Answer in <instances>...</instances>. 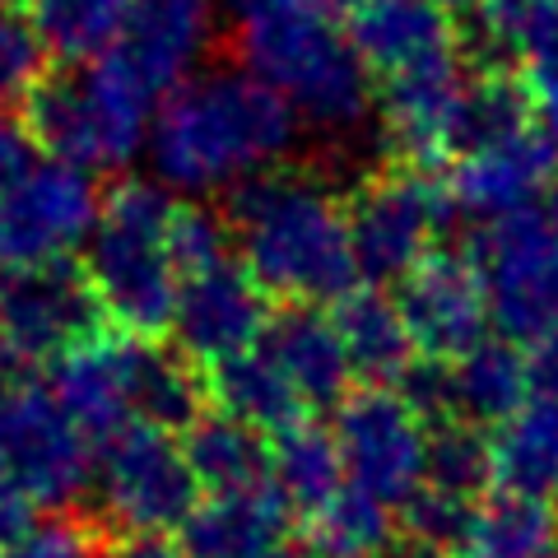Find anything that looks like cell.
I'll use <instances>...</instances> for the list:
<instances>
[{"label":"cell","instance_id":"1","mask_svg":"<svg viewBox=\"0 0 558 558\" xmlns=\"http://www.w3.org/2000/svg\"><path fill=\"white\" fill-rule=\"evenodd\" d=\"M299 135V112L247 70L178 84L149 126L154 172L182 196L233 191L242 178L275 168Z\"/></svg>","mask_w":558,"mask_h":558},{"label":"cell","instance_id":"2","mask_svg":"<svg viewBox=\"0 0 558 558\" xmlns=\"http://www.w3.org/2000/svg\"><path fill=\"white\" fill-rule=\"evenodd\" d=\"M223 219L242 247V266L266 293L317 307L359 289L344 209L322 182L266 168L229 191Z\"/></svg>","mask_w":558,"mask_h":558},{"label":"cell","instance_id":"3","mask_svg":"<svg viewBox=\"0 0 558 558\" xmlns=\"http://www.w3.org/2000/svg\"><path fill=\"white\" fill-rule=\"evenodd\" d=\"M238 61L326 135H354L368 121V65L312 0H270L238 20Z\"/></svg>","mask_w":558,"mask_h":558},{"label":"cell","instance_id":"4","mask_svg":"<svg viewBox=\"0 0 558 558\" xmlns=\"http://www.w3.org/2000/svg\"><path fill=\"white\" fill-rule=\"evenodd\" d=\"M172 209H178V201L168 196V186L145 178H126L102 196L84 275H89L102 312L121 336L154 340L163 326H172L182 293L178 266L163 247Z\"/></svg>","mask_w":558,"mask_h":558},{"label":"cell","instance_id":"5","mask_svg":"<svg viewBox=\"0 0 558 558\" xmlns=\"http://www.w3.org/2000/svg\"><path fill=\"white\" fill-rule=\"evenodd\" d=\"M154 94L140 75L108 51L84 65H57L24 98V126L57 163L121 168L149 135Z\"/></svg>","mask_w":558,"mask_h":558},{"label":"cell","instance_id":"6","mask_svg":"<svg viewBox=\"0 0 558 558\" xmlns=\"http://www.w3.org/2000/svg\"><path fill=\"white\" fill-rule=\"evenodd\" d=\"M457 205H451L447 182L428 178L424 168H400L377 172V178L359 182L354 196L344 205V229L349 252H354V270L363 284H400L414 266H424L451 223H457Z\"/></svg>","mask_w":558,"mask_h":558},{"label":"cell","instance_id":"7","mask_svg":"<svg viewBox=\"0 0 558 558\" xmlns=\"http://www.w3.org/2000/svg\"><path fill=\"white\" fill-rule=\"evenodd\" d=\"M98 336H108V312L70 256L0 275V373L24 381L28 368L65 359Z\"/></svg>","mask_w":558,"mask_h":558},{"label":"cell","instance_id":"8","mask_svg":"<svg viewBox=\"0 0 558 558\" xmlns=\"http://www.w3.org/2000/svg\"><path fill=\"white\" fill-rule=\"evenodd\" d=\"M475 270L484 279L488 326L498 340L531 349L558 330V256L549 247L545 219L535 209H517L470 233Z\"/></svg>","mask_w":558,"mask_h":558},{"label":"cell","instance_id":"9","mask_svg":"<svg viewBox=\"0 0 558 558\" xmlns=\"http://www.w3.org/2000/svg\"><path fill=\"white\" fill-rule=\"evenodd\" d=\"M102 196L84 168L47 159L0 191V275L65 260L98 229Z\"/></svg>","mask_w":558,"mask_h":558},{"label":"cell","instance_id":"10","mask_svg":"<svg viewBox=\"0 0 558 558\" xmlns=\"http://www.w3.org/2000/svg\"><path fill=\"white\" fill-rule=\"evenodd\" d=\"M102 498L126 535H168L196 512L201 484L172 433L131 424L102 442Z\"/></svg>","mask_w":558,"mask_h":558},{"label":"cell","instance_id":"11","mask_svg":"<svg viewBox=\"0 0 558 558\" xmlns=\"http://www.w3.org/2000/svg\"><path fill=\"white\" fill-rule=\"evenodd\" d=\"M336 447L349 488L368 494L387 508H400L424 488V442L428 428L400 405L391 387L349 391L336 405Z\"/></svg>","mask_w":558,"mask_h":558},{"label":"cell","instance_id":"12","mask_svg":"<svg viewBox=\"0 0 558 558\" xmlns=\"http://www.w3.org/2000/svg\"><path fill=\"white\" fill-rule=\"evenodd\" d=\"M89 442L47 387L14 381L0 391V470L33 502H70L89 484Z\"/></svg>","mask_w":558,"mask_h":558},{"label":"cell","instance_id":"13","mask_svg":"<svg viewBox=\"0 0 558 558\" xmlns=\"http://www.w3.org/2000/svg\"><path fill=\"white\" fill-rule=\"evenodd\" d=\"M396 307L405 317L414 354L457 363L488 330V299L475 260L461 252H433L396 284Z\"/></svg>","mask_w":558,"mask_h":558},{"label":"cell","instance_id":"14","mask_svg":"<svg viewBox=\"0 0 558 558\" xmlns=\"http://www.w3.org/2000/svg\"><path fill=\"white\" fill-rule=\"evenodd\" d=\"M270 326V299L252 279L247 266L223 260L215 270H201L182 279L178 312H172V336L191 363H223L266 336Z\"/></svg>","mask_w":558,"mask_h":558},{"label":"cell","instance_id":"15","mask_svg":"<svg viewBox=\"0 0 558 558\" xmlns=\"http://www.w3.org/2000/svg\"><path fill=\"white\" fill-rule=\"evenodd\" d=\"M554 178H558V140L531 126L526 135L508 140V145L461 159L451 168L447 191L457 215L484 229V223L508 219L517 209H535V201L545 196Z\"/></svg>","mask_w":558,"mask_h":558},{"label":"cell","instance_id":"16","mask_svg":"<svg viewBox=\"0 0 558 558\" xmlns=\"http://www.w3.org/2000/svg\"><path fill=\"white\" fill-rule=\"evenodd\" d=\"M465 94V65L457 51L410 70H396L381 84V135L410 168H428L447 154V131Z\"/></svg>","mask_w":558,"mask_h":558},{"label":"cell","instance_id":"17","mask_svg":"<svg viewBox=\"0 0 558 558\" xmlns=\"http://www.w3.org/2000/svg\"><path fill=\"white\" fill-rule=\"evenodd\" d=\"M215 28V0H131L117 57L126 61L140 84L163 98L191 80Z\"/></svg>","mask_w":558,"mask_h":558},{"label":"cell","instance_id":"18","mask_svg":"<svg viewBox=\"0 0 558 558\" xmlns=\"http://www.w3.org/2000/svg\"><path fill=\"white\" fill-rule=\"evenodd\" d=\"M260 340H266L260 344L266 359L284 373V381L293 387V396H299L303 405L336 410L349 396L354 368H349V354L340 344L336 322H330L322 307L289 303V307L270 312V326H266Z\"/></svg>","mask_w":558,"mask_h":558},{"label":"cell","instance_id":"19","mask_svg":"<svg viewBox=\"0 0 558 558\" xmlns=\"http://www.w3.org/2000/svg\"><path fill=\"white\" fill-rule=\"evenodd\" d=\"M51 400L75 424L84 438L108 442L121 428H131V363H126V336H98L94 344L70 349L57 359L47 381Z\"/></svg>","mask_w":558,"mask_h":558},{"label":"cell","instance_id":"20","mask_svg":"<svg viewBox=\"0 0 558 558\" xmlns=\"http://www.w3.org/2000/svg\"><path fill=\"white\" fill-rule=\"evenodd\" d=\"M349 47L381 75L457 51V24L438 0H363L349 14Z\"/></svg>","mask_w":558,"mask_h":558},{"label":"cell","instance_id":"21","mask_svg":"<svg viewBox=\"0 0 558 558\" xmlns=\"http://www.w3.org/2000/svg\"><path fill=\"white\" fill-rule=\"evenodd\" d=\"M289 545V502L270 488L209 494L182 526L186 558H270Z\"/></svg>","mask_w":558,"mask_h":558},{"label":"cell","instance_id":"22","mask_svg":"<svg viewBox=\"0 0 558 558\" xmlns=\"http://www.w3.org/2000/svg\"><path fill=\"white\" fill-rule=\"evenodd\" d=\"M131 363V414L145 428L191 433L205 418V373L191 368L182 349H163L159 340L126 336Z\"/></svg>","mask_w":558,"mask_h":558},{"label":"cell","instance_id":"23","mask_svg":"<svg viewBox=\"0 0 558 558\" xmlns=\"http://www.w3.org/2000/svg\"><path fill=\"white\" fill-rule=\"evenodd\" d=\"M330 322L340 330L349 368H354V377L368 381V387H396L400 373L414 363V340L391 293H381L373 284L349 289L336 303V317Z\"/></svg>","mask_w":558,"mask_h":558},{"label":"cell","instance_id":"24","mask_svg":"<svg viewBox=\"0 0 558 558\" xmlns=\"http://www.w3.org/2000/svg\"><path fill=\"white\" fill-rule=\"evenodd\" d=\"M494 475L502 494L558 498V400H526L494 433Z\"/></svg>","mask_w":558,"mask_h":558},{"label":"cell","instance_id":"25","mask_svg":"<svg viewBox=\"0 0 558 558\" xmlns=\"http://www.w3.org/2000/svg\"><path fill=\"white\" fill-rule=\"evenodd\" d=\"M205 396L219 405V414H229L256 433H266V428L279 433V428H289L293 418H303V400L293 396L284 373L266 359V349H247V354L209 363Z\"/></svg>","mask_w":558,"mask_h":558},{"label":"cell","instance_id":"26","mask_svg":"<svg viewBox=\"0 0 558 558\" xmlns=\"http://www.w3.org/2000/svg\"><path fill=\"white\" fill-rule=\"evenodd\" d=\"M270 484L289 502V512H303V517L322 512L344 488V461H340L336 433L312 424V418H293L289 428H279L270 442Z\"/></svg>","mask_w":558,"mask_h":558},{"label":"cell","instance_id":"27","mask_svg":"<svg viewBox=\"0 0 558 558\" xmlns=\"http://www.w3.org/2000/svg\"><path fill=\"white\" fill-rule=\"evenodd\" d=\"M186 461L191 475L209 494H252V488H270V442L256 428L238 424L229 414H205L196 428L186 433Z\"/></svg>","mask_w":558,"mask_h":558},{"label":"cell","instance_id":"28","mask_svg":"<svg viewBox=\"0 0 558 558\" xmlns=\"http://www.w3.org/2000/svg\"><path fill=\"white\" fill-rule=\"evenodd\" d=\"M535 126V102H531V84L517 75H475L465 80V94L457 102L447 131V154H488L508 140L526 135Z\"/></svg>","mask_w":558,"mask_h":558},{"label":"cell","instance_id":"29","mask_svg":"<svg viewBox=\"0 0 558 558\" xmlns=\"http://www.w3.org/2000/svg\"><path fill=\"white\" fill-rule=\"evenodd\" d=\"M457 373V405L461 418L475 428H498L526 405L531 391H526V354L517 344L498 340V336H484L470 354H461L451 363Z\"/></svg>","mask_w":558,"mask_h":558},{"label":"cell","instance_id":"30","mask_svg":"<svg viewBox=\"0 0 558 558\" xmlns=\"http://www.w3.org/2000/svg\"><path fill=\"white\" fill-rule=\"evenodd\" d=\"M461 558H558V517L539 498L494 494L475 508Z\"/></svg>","mask_w":558,"mask_h":558},{"label":"cell","instance_id":"31","mask_svg":"<svg viewBox=\"0 0 558 558\" xmlns=\"http://www.w3.org/2000/svg\"><path fill=\"white\" fill-rule=\"evenodd\" d=\"M131 0H33V33L65 65H84L117 51Z\"/></svg>","mask_w":558,"mask_h":558},{"label":"cell","instance_id":"32","mask_svg":"<svg viewBox=\"0 0 558 558\" xmlns=\"http://www.w3.org/2000/svg\"><path fill=\"white\" fill-rule=\"evenodd\" d=\"M396 539V517L359 488H340L322 512H312L303 549L307 558H381Z\"/></svg>","mask_w":558,"mask_h":558},{"label":"cell","instance_id":"33","mask_svg":"<svg viewBox=\"0 0 558 558\" xmlns=\"http://www.w3.org/2000/svg\"><path fill=\"white\" fill-rule=\"evenodd\" d=\"M498 484L494 475V438H484V428L465 424H442L428 428L424 442V488H438L447 498L480 502L488 488Z\"/></svg>","mask_w":558,"mask_h":558},{"label":"cell","instance_id":"34","mask_svg":"<svg viewBox=\"0 0 558 558\" xmlns=\"http://www.w3.org/2000/svg\"><path fill=\"white\" fill-rule=\"evenodd\" d=\"M229 242H233V229L223 215H215V209H205V205H178L163 247H168V260L178 266V275L191 279L201 270L223 266V260H229Z\"/></svg>","mask_w":558,"mask_h":558},{"label":"cell","instance_id":"35","mask_svg":"<svg viewBox=\"0 0 558 558\" xmlns=\"http://www.w3.org/2000/svg\"><path fill=\"white\" fill-rule=\"evenodd\" d=\"M108 526L84 512H65V517H51L43 526H33L24 539L0 549V558H108L112 549Z\"/></svg>","mask_w":558,"mask_h":558},{"label":"cell","instance_id":"36","mask_svg":"<svg viewBox=\"0 0 558 558\" xmlns=\"http://www.w3.org/2000/svg\"><path fill=\"white\" fill-rule=\"evenodd\" d=\"M475 508L480 502H461V498H447L438 488H418L400 502V521H405L410 539L418 545H433L442 554H461L470 526H475Z\"/></svg>","mask_w":558,"mask_h":558},{"label":"cell","instance_id":"37","mask_svg":"<svg viewBox=\"0 0 558 558\" xmlns=\"http://www.w3.org/2000/svg\"><path fill=\"white\" fill-rule=\"evenodd\" d=\"M47 75V47L14 5H0V112L24 102L28 89Z\"/></svg>","mask_w":558,"mask_h":558},{"label":"cell","instance_id":"38","mask_svg":"<svg viewBox=\"0 0 558 558\" xmlns=\"http://www.w3.org/2000/svg\"><path fill=\"white\" fill-rule=\"evenodd\" d=\"M424 428H442V424H457L461 405H457V373H451L447 359H414L400 381L391 387Z\"/></svg>","mask_w":558,"mask_h":558},{"label":"cell","instance_id":"39","mask_svg":"<svg viewBox=\"0 0 558 558\" xmlns=\"http://www.w3.org/2000/svg\"><path fill=\"white\" fill-rule=\"evenodd\" d=\"M517 61L531 75H558V0H531L517 28Z\"/></svg>","mask_w":558,"mask_h":558},{"label":"cell","instance_id":"40","mask_svg":"<svg viewBox=\"0 0 558 558\" xmlns=\"http://www.w3.org/2000/svg\"><path fill=\"white\" fill-rule=\"evenodd\" d=\"M33 168H38V140L24 126V117L0 112V191L24 182Z\"/></svg>","mask_w":558,"mask_h":558},{"label":"cell","instance_id":"41","mask_svg":"<svg viewBox=\"0 0 558 558\" xmlns=\"http://www.w3.org/2000/svg\"><path fill=\"white\" fill-rule=\"evenodd\" d=\"M33 508H38V502L0 470V549L14 545V539H24L33 526H38V521H33Z\"/></svg>","mask_w":558,"mask_h":558},{"label":"cell","instance_id":"42","mask_svg":"<svg viewBox=\"0 0 558 558\" xmlns=\"http://www.w3.org/2000/svg\"><path fill=\"white\" fill-rule=\"evenodd\" d=\"M526 391L535 400H558V330L526 349Z\"/></svg>","mask_w":558,"mask_h":558},{"label":"cell","instance_id":"43","mask_svg":"<svg viewBox=\"0 0 558 558\" xmlns=\"http://www.w3.org/2000/svg\"><path fill=\"white\" fill-rule=\"evenodd\" d=\"M108 558H186L168 535H117Z\"/></svg>","mask_w":558,"mask_h":558},{"label":"cell","instance_id":"44","mask_svg":"<svg viewBox=\"0 0 558 558\" xmlns=\"http://www.w3.org/2000/svg\"><path fill=\"white\" fill-rule=\"evenodd\" d=\"M381 558H457V554H442V549H433V545H418V539H391V549L381 554Z\"/></svg>","mask_w":558,"mask_h":558},{"label":"cell","instance_id":"45","mask_svg":"<svg viewBox=\"0 0 558 558\" xmlns=\"http://www.w3.org/2000/svg\"><path fill=\"white\" fill-rule=\"evenodd\" d=\"M539 219H545V233H549V247L558 256V186L545 191V205H539Z\"/></svg>","mask_w":558,"mask_h":558},{"label":"cell","instance_id":"46","mask_svg":"<svg viewBox=\"0 0 558 558\" xmlns=\"http://www.w3.org/2000/svg\"><path fill=\"white\" fill-rule=\"evenodd\" d=\"M312 5H317L322 14H354L363 0H312Z\"/></svg>","mask_w":558,"mask_h":558},{"label":"cell","instance_id":"47","mask_svg":"<svg viewBox=\"0 0 558 558\" xmlns=\"http://www.w3.org/2000/svg\"><path fill=\"white\" fill-rule=\"evenodd\" d=\"M442 10H451V5H475V0H438Z\"/></svg>","mask_w":558,"mask_h":558},{"label":"cell","instance_id":"48","mask_svg":"<svg viewBox=\"0 0 558 558\" xmlns=\"http://www.w3.org/2000/svg\"><path fill=\"white\" fill-rule=\"evenodd\" d=\"M0 5H20V0H0Z\"/></svg>","mask_w":558,"mask_h":558}]
</instances>
